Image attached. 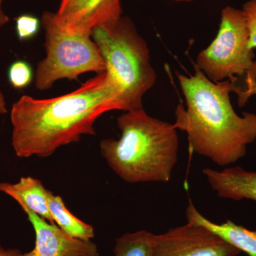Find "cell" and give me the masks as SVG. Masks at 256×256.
<instances>
[{
	"mask_svg": "<svg viewBox=\"0 0 256 256\" xmlns=\"http://www.w3.org/2000/svg\"><path fill=\"white\" fill-rule=\"evenodd\" d=\"M202 172L218 197L234 201L246 198L256 202V172L233 166L220 171L206 168Z\"/></svg>",
	"mask_w": 256,
	"mask_h": 256,
	"instance_id": "30bf717a",
	"label": "cell"
},
{
	"mask_svg": "<svg viewBox=\"0 0 256 256\" xmlns=\"http://www.w3.org/2000/svg\"><path fill=\"white\" fill-rule=\"evenodd\" d=\"M240 252L204 226L188 220L154 234L152 256H238Z\"/></svg>",
	"mask_w": 256,
	"mask_h": 256,
	"instance_id": "52a82bcc",
	"label": "cell"
},
{
	"mask_svg": "<svg viewBox=\"0 0 256 256\" xmlns=\"http://www.w3.org/2000/svg\"><path fill=\"white\" fill-rule=\"evenodd\" d=\"M178 1H185V0H178Z\"/></svg>",
	"mask_w": 256,
	"mask_h": 256,
	"instance_id": "44dd1931",
	"label": "cell"
},
{
	"mask_svg": "<svg viewBox=\"0 0 256 256\" xmlns=\"http://www.w3.org/2000/svg\"><path fill=\"white\" fill-rule=\"evenodd\" d=\"M92 38L118 89L119 110L143 108V96L154 85L156 76L148 44L130 18L120 16L92 30Z\"/></svg>",
	"mask_w": 256,
	"mask_h": 256,
	"instance_id": "277c9868",
	"label": "cell"
},
{
	"mask_svg": "<svg viewBox=\"0 0 256 256\" xmlns=\"http://www.w3.org/2000/svg\"><path fill=\"white\" fill-rule=\"evenodd\" d=\"M35 233V246L22 256H99L92 240L74 238L54 224L31 212H25Z\"/></svg>",
	"mask_w": 256,
	"mask_h": 256,
	"instance_id": "9c48e42d",
	"label": "cell"
},
{
	"mask_svg": "<svg viewBox=\"0 0 256 256\" xmlns=\"http://www.w3.org/2000/svg\"><path fill=\"white\" fill-rule=\"evenodd\" d=\"M249 47V32L242 10L228 6L222 12L214 41L202 50L194 64L214 82L228 80L244 107L256 95V60Z\"/></svg>",
	"mask_w": 256,
	"mask_h": 256,
	"instance_id": "5b68a950",
	"label": "cell"
},
{
	"mask_svg": "<svg viewBox=\"0 0 256 256\" xmlns=\"http://www.w3.org/2000/svg\"><path fill=\"white\" fill-rule=\"evenodd\" d=\"M0 192L12 197L24 212H33L54 224L48 208L50 190L44 188L40 180L22 176L18 183L0 182Z\"/></svg>",
	"mask_w": 256,
	"mask_h": 256,
	"instance_id": "8fae6325",
	"label": "cell"
},
{
	"mask_svg": "<svg viewBox=\"0 0 256 256\" xmlns=\"http://www.w3.org/2000/svg\"><path fill=\"white\" fill-rule=\"evenodd\" d=\"M23 254L18 249H6L0 245V256H22Z\"/></svg>",
	"mask_w": 256,
	"mask_h": 256,
	"instance_id": "ac0fdd59",
	"label": "cell"
},
{
	"mask_svg": "<svg viewBox=\"0 0 256 256\" xmlns=\"http://www.w3.org/2000/svg\"><path fill=\"white\" fill-rule=\"evenodd\" d=\"M154 234L142 230L127 233L116 240L114 256H152Z\"/></svg>",
	"mask_w": 256,
	"mask_h": 256,
	"instance_id": "5bb4252c",
	"label": "cell"
},
{
	"mask_svg": "<svg viewBox=\"0 0 256 256\" xmlns=\"http://www.w3.org/2000/svg\"><path fill=\"white\" fill-rule=\"evenodd\" d=\"M194 75L176 73L186 101L175 110L174 127L186 133L190 151L220 166L234 164L256 140V114L239 116L228 80L214 82L194 66Z\"/></svg>",
	"mask_w": 256,
	"mask_h": 256,
	"instance_id": "7a4b0ae2",
	"label": "cell"
},
{
	"mask_svg": "<svg viewBox=\"0 0 256 256\" xmlns=\"http://www.w3.org/2000/svg\"><path fill=\"white\" fill-rule=\"evenodd\" d=\"M42 26L45 32L46 57L37 64L35 86L50 90L60 79L78 80L82 74L106 72L107 66L89 34L70 31L57 21L55 13L44 12Z\"/></svg>",
	"mask_w": 256,
	"mask_h": 256,
	"instance_id": "8992f818",
	"label": "cell"
},
{
	"mask_svg": "<svg viewBox=\"0 0 256 256\" xmlns=\"http://www.w3.org/2000/svg\"><path fill=\"white\" fill-rule=\"evenodd\" d=\"M55 14L67 30L92 35L94 28L118 20L122 8L120 0H60Z\"/></svg>",
	"mask_w": 256,
	"mask_h": 256,
	"instance_id": "ba28073f",
	"label": "cell"
},
{
	"mask_svg": "<svg viewBox=\"0 0 256 256\" xmlns=\"http://www.w3.org/2000/svg\"><path fill=\"white\" fill-rule=\"evenodd\" d=\"M121 137L104 139L101 156L126 182H169L178 162V130L149 116L144 108L126 111L117 118Z\"/></svg>",
	"mask_w": 256,
	"mask_h": 256,
	"instance_id": "3957f363",
	"label": "cell"
},
{
	"mask_svg": "<svg viewBox=\"0 0 256 256\" xmlns=\"http://www.w3.org/2000/svg\"><path fill=\"white\" fill-rule=\"evenodd\" d=\"M16 32L20 41L34 38L40 32L42 22L36 16L31 14H22L15 18Z\"/></svg>",
	"mask_w": 256,
	"mask_h": 256,
	"instance_id": "2e32d148",
	"label": "cell"
},
{
	"mask_svg": "<svg viewBox=\"0 0 256 256\" xmlns=\"http://www.w3.org/2000/svg\"><path fill=\"white\" fill-rule=\"evenodd\" d=\"M8 112L6 101H5L4 94L0 89V114H6Z\"/></svg>",
	"mask_w": 256,
	"mask_h": 256,
	"instance_id": "ffe728a7",
	"label": "cell"
},
{
	"mask_svg": "<svg viewBox=\"0 0 256 256\" xmlns=\"http://www.w3.org/2000/svg\"><path fill=\"white\" fill-rule=\"evenodd\" d=\"M4 0H0V28L4 26L9 22L10 18L8 14L4 12V10L2 8V3Z\"/></svg>",
	"mask_w": 256,
	"mask_h": 256,
	"instance_id": "d6986e66",
	"label": "cell"
},
{
	"mask_svg": "<svg viewBox=\"0 0 256 256\" xmlns=\"http://www.w3.org/2000/svg\"><path fill=\"white\" fill-rule=\"evenodd\" d=\"M249 32V47L256 48V0H249L242 6Z\"/></svg>",
	"mask_w": 256,
	"mask_h": 256,
	"instance_id": "e0dca14e",
	"label": "cell"
},
{
	"mask_svg": "<svg viewBox=\"0 0 256 256\" xmlns=\"http://www.w3.org/2000/svg\"><path fill=\"white\" fill-rule=\"evenodd\" d=\"M34 78L31 66L24 60H16L10 66L8 79L12 86L22 90L30 85Z\"/></svg>",
	"mask_w": 256,
	"mask_h": 256,
	"instance_id": "9a60e30c",
	"label": "cell"
},
{
	"mask_svg": "<svg viewBox=\"0 0 256 256\" xmlns=\"http://www.w3.org/2000/svg\"><path fill=\"white\" fill-rule=\"evenodd\" d=\"M186 220L202 224L240 252L256 256V230H250L230 220L216 224L208 220L196 210L191 200L186 210Z\"/></svg>",
	"mask_w": 256,
	"mask_h": 256,
	"instance_id": "7c38bea8",
	"label": "cell"
},
{
	"mask_svg": "<svg viewBox=\"0 0 256 256\" xmlns=\"http://www.w3.org/2000/svg\"><path fill=\"white\" fill-rule=\"evenodd\" d=\"M48 208L54 224L70 236L84 240H92L95 237L94 227L70 213L66 206L63 198L50 190Z\"/></svg>",
	"mask_w": 256,
	"mask_h": 256,
	"instance_id": "4fadbf2b",
	"label": "cell"
},
{
	"mask_svg": "<svg viewBox=\"0 0 256 256\" xmlns=\"http://www.w3.org/2000/svg\"><path fill=\"white\" fill-rule=\"evenodd\" d=\"M118 89L107 72L74 92L50 99L23 96L13 104L12 146L20 158H47L60 146L96 136L94 124L102 114L119 110Z\"/></svg>",
	"mask_w": 256,
	"mask_h": 256,
	"instance_id": "6da1fadb",
	"label": "cell"
}]
</instances>
